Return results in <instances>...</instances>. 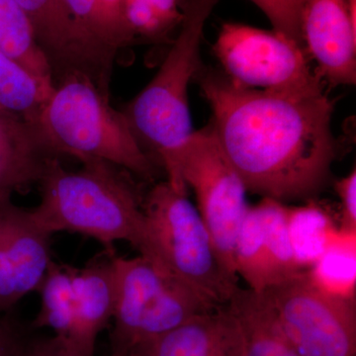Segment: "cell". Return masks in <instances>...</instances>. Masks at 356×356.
<instances>
[{"instance_id": "25", "label": "cell", "mask_w": 356, "mask_h": 356, "mask_svg": "<svg viewBox=\"0 0 356 356\" xmlns=\"http://www.w3.org/2000/svg\"><path fill=\"white\" fill-rule=\"evenodd\" d=\"M79 27L98 44L118 54L113 33L97 0H65Z\"/></svg>"}, {"instance_id": "28", "label": "cell", "mask_w": 356, "mask_h": 356, "mask_svg": "<svg viewBox=\"0 0 356 356\" xmlns=\"http://www.w3.org/2000/svg\"><path fill=\"white\" fill-rule=\"evenodd\" d=\"M113 33L118 50L135 43L133 33L124 14L123 0H97Z\"/></svg>"}, {"instance_id": "26", "label": "cell", "mask_w": 356, "mask_h": 356, "mask_svg": "<svg viewBox=\"0 0 356 356\" xmlns=\"http://www.w3.org/2000/svg\"><path fill=\"white\" fill-rule=\"evenodd\" d=\"M13 310L0 316V356H19L31 336V325L26 327Z\"/></svg>"}, {"instance_id": "22", "label": "cell", "mask_w": 356, "mask_h": 356, "mask_svg": "<svg viewBox=\"0 0 356 356\" xmlns=\"http://www.w3.org/2000/svg\"><path fill=\"white\" fill-rule=\"evenodd\" d=\"M182 0H123L124 14L136 42H170L181 23Z\"/></svg>"}, {"instance_id": "2", "label": "cell", "mask_w": 356, "mask_h": 356, "mask_svg": "<svg viewBox=\"0 0 356 356\" xmlns=\"http://www.w3.org/2000/svg\"><path fill=\"white\" fill-rule=\"evenodd\" d=\"M76 172L65 170L60 159L51 161L39 181L41 202L32 216L44 231L83 234L114 252L117 241L130 243L143 257L149 238L143 196L132 173L100 159L83 161Z\"/></svg>"}, {"instance_id": "5", "label": "cell", "mask_w": 356, "mask_h": 356, "mask_svg": "<svg viewBox=\"0 0 356 356\" xmlns=\"http://www.w3.org/2000/svg\"><path fill=\"white\" fill-rule=\"evenodd\" d=\"M218 1H181L184 17L159 72L122 110L140 146L159 163L194 132L188 88L200 74L204 27Z\"/></svg>"}, {"instance_id": "11", "label": "cell", "mask_w": 356, "mask_h": 356, "mask_svg": "<svg viewBox=\"0 0 356 356\" xmlns=\"http://www.w3.org/2000/svg\"><path fill=\"white\" fill-rule=\"evenodd\" d=\"M51 236L31 209L18 207L11 198L0 200V316L38 291L51 261Z\"/></svg>"}, {"instance_id": "21", "label": "cell", "mask_w": 356, "mask_h": 356, "mask_svg": "<svg viewBox=\"0 0 356 356\" xmlns=\"http://www.w3.org/2000/svg\"><path fill=\"white\" fill-rule=\"evenodd\" d=\"M287 217L293 250L305 270L317 264L341 231L332 228L329 215L313 201L303 207L287 206Z\"/></svg>"}, {"instance_id": "9", "label": "cell", "mask_w": 356, "mask_h": 356, "mask_svg": "<svg viewBox=\"0 0 356 356\" xmlns=\"http://www.w3.org/2000/svg\"><path fill=\"white\" fill-rule=\"evenodd\" d=\"M301 356H356L353 297L327 291L308 271L259 293Z\"/></svg>"}, {"instance_id": "6", "label": "cell", "mask_w": 356, "mask_h": 356, "mask_svg": "<svg viewBox=\"0 0 356 356\" xmlns=\"http://www.w3.org/2000/svg\"><path fill=\"white\" fill-rule=\"evenodd\" d=\"M173 188L195 194L199 214L209 231L222 266L238 278L234 247L248 208L242 178L225 156L212 128L194 131L159 161Z\"/></svg>"}, {"instance_id": "13", "label": "cell", "mask_w": 356, "mask_h": 356, "mask_svg": "<svg viewBox=\"0 0 356 356\" xmlns=\"http://www.w3.org/2000/svg\"><path fill=\"white\" fill-rule=\"evenodd\" d=\"M125 356H243L242 332L229 307L222 306L136 344Z\"/></svg>"}, {"instance_id": "15", "label": "cell", "mask_w": 356, "mask_h": 356, "mask_svg": "<svg viewBox=\"0 0 356 356\" xmlns=\"http://www.w3.org/2000/svg\"><path fill=\"white\" fill-rule=\"evenodd\" d=\"M55 159L35 126L0 110V200L39 184Z\"/></svg>"}, {"instance_id": "8", "label": "cell", "mask_w": 356, "mask_h": 356, "mask_svg": "<svg viewBox=\"0 0 356 356\" xmlns=\"http://www.w3.org/2000/svg\"><path fill=\"white\" fill-rule=\"evenodd\" d=\"M213 49L236 86L287 95L324 92L305 49L274 30L225 23Z\"/></svg>"}, {"instance_id": "3", "label": "cell", "mask_w": 356, "mask_h": 356, "mask_svg": "<svg viewBox=\"0 0 356 356\" xmlns=\"http://www.w3.org/2000/svg\"><path fill=\"white\" fill-rule=\"evenodd\" d=\"M109 96L86 77H69L56 84L35 127L58 158L100 159L154 181L156 163Z\"/></svg>"}, {"instance_id": "17", "label": "cell", "mask_w": 356, "mask_h": 356, "mask_svg": "<svg viewBox=\"0 0 356 356\" xmlns=\"http://www.w3.org/2000/svg\"><path fill=\"white\" fill-rule=\"evenodd\" d=\"M38 292L41 308L32 329L48 327L54 337L67 346L74 318V267L51 261Z\"/></svg>"}, {"instance_id": "1", "label": "cell", "mask_w": 356, "mask_h": 356, "mask_svg": "<svg viewBox=\"0 0 356 356\" xmlns=\"http://www.w3.org/2000/svg\"><path fill=\"white\" fill-rule=\"evenodd\" d=\"M199 79L211 128L247 191L285 203L325 188L337 154L334 103L325 92L255 90L212 74Z\"/></svg>"}, {"instance_id": "29", "label": "cell", "mask_w": 356, "mask_h": 356, "mask_svg": "<svg viewBox=\"0 0 356 356\" xmlns=\"http://www.w3.org/2000/svg\"><path fill=\"white\" fill-rule=\"evenodd\" d=\"M19 356H86L74 353L58 343L55 337L49 339H30L21 351ZM109 356H123L110 355Z\"/></svg>"}, {"instance_id": "24", "label": "cell", "mask_w": 356, "mask_h": 356, "mask_svg": "<svg viewBox=\"0 0 356 356\" xmlns=\"http://www.w3.org/2000/svg\"><path fill=\"white\" fill-rule=\"evenodd\" d=\"M266 14L274 31L304 47L301 13L304 0H250Z\"/></svg>"}, {"instance_id": "12", "label": "cell", "mask_w": 356, "mask_h": 356, "mask_svg": "<svg viewBox=\"0 0 356 356\" xmlns=\"http://www.w3.org/2000/svg\"><path fill=\"white\" fill-rule=\"evenodd\" d=\"M304 47L318 74L334 86L356 81V0H304Z\"/></svg>"}, {"instance_id": "10", "label": "cell", "mask_w": 356, "mask_h": 356, "mask_svg": "<svg viewBox=\"0 0 356 356\" xmlns=\"http://www.w3.org/2000/svg\"><path fill=\"white\" fill-rule=\"evenodd\" d=\"M31 26L35 40L50 65L54 83L72 76L90 79L110 95L116 54L79 27L65 0H14Z\"/></svg>"}, {"instance_id": "16", "label": "cell", "mask_w": 356, "mask_h": 356, "mask_svg": "<svg viewBox=\"0 0 356 356\" xmlns=\"http://www.w3.org/2000/svg\"><path fill=\"white\" fill-rule=\"evenodd\" d=\"M228 306L240 325L243 356H301L261 294L240 287Z\"/></svg>"}, {"instance_id": "18", "label": "cell", "mask_w": 356, "mask_h": 356, "mask_svg": "<svg viewBox=\"0 0 356 356\" xmlns=\"http://www.w3.org/2000/svg\"><path fill=\"white\" fill-rule=\"evenodd\" d=\"M234 264L236 276L252 291L262 293L278 283L264 241L259 204L250 206L243 218L234 247Z\"/></svg>"}, {"instance_id": "23", "label": "cell", "mask_w": 356, "mask_h": 356, "mask_svg": "<svg viewBox=\"0 0 356 356\" xmlns=\"http://www.w3.org/2000/svg\"><path fill=\"white\" fill-rule=\"evenodd\" d=\"M264 241L278 283L306 273L297 261L288 227L287 206L273 199L259 203ZM276 284V285H277Z\"/></svg>"}, {"instance_id": "20", "label": "cell", "mask_w": 356, "mask_h": 356, "mask_svg": "<svg viewBox=\"0 0 356 356\" xmlns=\"http://www.w3.org/2000/svg\"><path fill=\"white\" fill-rule=\"evenodd\" d=\"M54 88H47L17 60L0 51L1 111L36 126L42 108Z\"/></svg>"}, {"instance_id": "7", "label": "cell", "mask_w": 356, "mask_h": 356, "mask_svg": "<svg viewBox=\"0 0 356 356\" xmlns=\"http://www.w3.org/2000/svg\"><path fill=\"white\" fill-rule=\"evenodd\" d=\"M112 261L115 280L112 355L125 356L136 344L217 309L161 273L142 255L124 259L114 254Z\"/></svg>"}, {"instance_id": "27", "label": "cell", "mask_w": 356, "mask_h": 356, "mask_svg": "<svg viewBox=\"0 0 356 356\" xmlns=\"http://www.w3.org/2000/svg\"><path fill=\"white\" fill-rule=\"evenodd\" d=\"M341 202V229L344 234L356 233V170L353 168L346 177L334 184Z\"/></svg>"}, {"instance_id": "14", "label": "cell", "mask_w": 356, "mask_h": 356, "mask_svg": "<svg viewBox=\"0 0 356 356\" xmlns=\"http://www.w3.org/2000/svg\"><path fill=\"white\" fill-rule=\"evenodd\" d=\"M115 252L104 250L83 268L74 267V321L65 348L86 356H95L96 339L113 318Z\"/></svg>"}, {"instance_id": "19", "label": "cell", "mask_w": 356, "mask_h": 356, "mask_svg": "<svg viewBox=\"0 0 356 356\" xmlns=\"http://www.w3.org/2000/svg\"><path fill=\"white\" fill-rule=\"evenodd\" d=\"M0 51L17 60L47 88H55L48 60L14 0H0Z\"/></svg>"}, {"instance_id": "4", "label": "cell", "mask_w": 356, "mask_h": 356, "mask_svg": "<svg viewBox=\"0 0 356 356\" xmlns=\"http://www.w3.org/2000/svg\"><path fill=\"white\" fill-rule=\"evenodd\" d=\"M149 238L146 259L209 305H228L238 278L222 266L197 208L168 181L159 182L143 203Z\"/></svg>"}]
</instances>
